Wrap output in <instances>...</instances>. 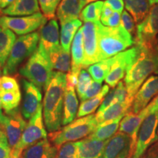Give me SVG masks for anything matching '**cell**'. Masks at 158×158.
I'll return each mask as SVG.
<instances>
[{
    "instance_id": "obj_1",
    "label": "cell",
    "mask_w": 158,
    "mask_h": 158,
    "mask_svg": "<svg viewBox=\"0 0 158 158\" xmlns=\"http://www.w3.org/2000/svg\"><path fill=\"white\" fill-rule=\"evenodd\" d=\"M65 89L66 74L58 71L54 72L45 91L43 105L45 125L49 133L62 128Z\"/></svg>"
},
{
    "instance_id": "obj_2",
    "label": "cell",
    "mask_w": 158,
    "mask_h": 158,
    "mask_svg": "<svg viewBox=\"0 0 158 158\" xmlns=\"http://www.w3.org/2000/svg\"><path fill=\"white\" fill-rule=\"evenodd\" d=\"M98 41L100 61L111 58L134 44V38L120 24L108 27L99 23Z\"/></svg>"
},
{
    "instance_id": "obj_3",
    "label": "cell",
    "mask_w": 158,
    "mask_h": 158,
    "mask_svg": "<svg viewBox=\"0 0 158 158\" xmlns=\"http://www.w3.org/2000/svg\"><path fill=\"white\" fill-rule=\"evenodd\" d=\"M140 50L139 55L128 68L124 80L128 94L133 98L150 75H158V64L155 54L141 48Z\"/></svg>"
},
{
    "instance_id": "obj_4",
    "label": "cell",
    "mask_w": 158,
    "mask_h": 158,
    "mask_svg": "<svg viewBox=\"0 0 158 158\" xmlns=\"http://www.w3.org/2000/svg\"><path fill=\"white\" fill-rule=\"evenodd\" d=\"M53 68L48 56L39 48L20 68L19 74L41 91H45L52 78Z\"/></svg>"
},
{
    "instance_id": "obj_5",
    "label": "cell",
    "mask_w": 158,
    "mask_h": 158,
    "mask_svg": "<svg viewBox=\"0 0 158 158\" xmlns=\"http://www.w3.org/2000/svg\"><path fill=\"white\" fill-rule=\"evenodd\" d=\"M98 125L95 114H90L78 118L60 130L50 133L49 140L56 147L68 142L78 141L89 136Z\"/></svg>"
},
{
    "instance_id": "obj_6",
    "label": "cell",
    "mask_w": 158,
    "mask_h": 158,
    "mask_svg": "<svg viewBox=\"0 0 158 158\" xmlns=\"http://www.w3.org/2000/svg\"><path fill=\"white\" fill-rule=\"evenodd\" d=\"M39 40L40 35L37 31L18 37L3 68L5 76L14 74L19 65L33 54L37 48Z\"/></svg>"
},
{
    "instance_id": "obj_7",
    "label": "cell",
    "mask_w": 158,
    "mask_h": 158,
    "mask_svg": "<svg viewBox=\"0 0 158 158\" xmlns=\"http://www.w3.org/2000/svg\"><path fill=\"white\" fill-rule=\"evenodd\" d=\"M48 137L45 127L43 114V106L37 113L31 117L21 135L19 143L14 149L11 150L10 158H21L23 152L40 141L46 139Z\"/></svg>"
},
{
    "instance_id": "obj_8",
    "label": "cell",
    "mask_w": 158,
    "mask_h": 158,
    "mask_svg": "<svg viewBox=\"0 0 158 158\" xmlns=\"http://www.w3.org/2000/svg\"><path fill=\"white\" fill-rule=\"evenodd\" d=\"M158 36V3L151 5L143 21L137 24L134 44L155 54Z\"/></svg>"
},
{
    "instance_id": "obj_9",
    "label": "cell",
    "mask_w": 158,
    "mask_h": 158,
    "mask_svg": "<svg viewBox=\"0 0 158 158\" xmlns=\"http://www.w3.org/2000/svg\"><path fill=\"white\" fill-rule=\"evenodd\" d=\"M157 141L158 111H154L148 114L142 122L132 158H142Z\"/></svg>"
},
{
    "instance_id": "obj_10",
    "label": "cell",
    "mask_w": 158,
    "mask_h": 158,
    "mask_svg": "<svg viewBox=\"0 0 158 158\" xmlns=\"http://www.w3.org/2000/svg\"><path fill=\"white\" fill-rule=\"evenodd\" d=\"M46 18L41 13L27 16H0V27L8 29L18 35L22 36L35 32L45 23Z\"/></svg>"
},
{
    "instance_id": "obj_11",
    "label": "cell",
    "mask_w": 158,
    "mask_h": 158,
    "mask_svg": "<svg viewBox=\"0 0 158 158\" xmlns=\"http://www.w3.org/2000/svg\"><path fill=\"white\" fill-rule=\"evenodd\" d=\"M140 51L139 47L135 45L113 56V64L105 80L109 87L115 88L122 78L125 77L128 68L137 59Z\"/></svg>"
},
{
    "instance_id": "obj_12",
    "label": "cell",
    "mask_w": 158,
    "mask_h": 158,
    "mask_svg": "<svg viewBox=\"0 0 158 158\" xmlns=\"http://www.w3.org/2000/svg\"><path fill=\"white\" fill-rule=\"evenodd\" d=\"M27 125L26 119L19 108L9 113H6V115H4L0 123V127L7 137L11 150L14 149L19 143Z\"/></svg>"
},
{
    "instance_id": "obj_13",
    "label": "cell",
    "mask_w": 158,
    "mask_h": 158,
    "mask_svg": "<svg viewBox=\"0 0 158 158\" xmlns=\"http://www.w3.org/2000/svg\"><path fill=\"white\" fill-rule=\"evenodd\" d=\"M133 153L131 138L127 134L117 132L108 140L98 158H132Z\"/></svg>"
},
{
    "instance_id": "obj_14",
    "label": "cell",
    "mask_w": 158,
    "mask_h": 158,
    "mask_svg": "<svg viewBox=\"0 0 158 158\" xmlns=\"http://www.w3.org/2000/svg\"><path fill=\"white\" fill-rule=\"evenodd\" d=\"M98 23L86 22L82 27L84 37V58L82 69L88 68L91 65L100 62L98 41Z\"/></svg>"
},
{
    "instance_id": "obj_15",
    "label": "cell",
    "mask_w": 158,
    "mask_h": 158,
    "mask_svg": "<svg viewBox=\"0 0 158 158\" xmlns=\"http://www.w3.org/2000/svg\"><path fill=\"white\" fill-rule=\"evenodd\" d=\"M23 91L21 114L26 120L30 119L42 105V92L38 87L27 79H22Z\"/></svg>"
},
{
    "instance_id": "obj_16",
    "label": "cell",
    "mask_w": 158,
    "mask_h": 158,
    "mask_svg": "<svg viewBox=\"0 0 158 158\" xmlns=\"http://www.w3.org/2000/svg\"><path fill=\"white\" fill-rule=\"evenodd\" d=\"M158 94V75L150 76L135 94L130 111L138 114Z\"/></svg>"
},
{
    "instance_id": "obj_17",
    "label": "cell",
    "mask_w": 158,
    "mask_h": 158,
    "mask_svg": "<svg viewBox=\"0 0 158 158\" xmlns=\"http://www.w3.org/2000/svg\"><path fill=\"white\" fill-rule=\"evenodd\" d=\"M38 48L48 56L49 53L59 45V24L56 19L48 20L40 27Z\"/></svg>"
},
{
    "instance_id": "obj_18",
    "label": "cell",
    "mask_w": 158,
    "mask_h": 158,
    "mask_svg": "<svg viewBox=\"0 0 158 158\" xmlns=\"http://www.w3.org/2000/svg\"><path fill=\"white\" fill-rule=\"evenodd\" d=\"M146 108L138 114H134L130 111L122 118L119 124L118 132L127 134L131 138L133 146L135 150L136 141H137L138 133L139 131L142 122L148 115Z\"/></svg>"
},
{
    "instance_id": "obj_19",
    "label": "cell",
    "mask_w": 158,
    "mask_h": 158,
    "mask_svg": "<svg viewBox=\"0 0 158 158\" xmlns=\"http://www.w3.org/2000/svg\"><path fill=\"white\" fill-rule=\"evenodd\" d=\"M134 99L129 98L126 101L114 104L110 106L103 111L96 113L95 117L98 124L112 121L119 117H123L131 110Z\"/></svg>"
},
{
    "instance_id": "obj_20",
    "label": "cell",
    "mask_w": 158,
    "mask_h": 158,
    "mask_svg": "<svg viewBox=\"0 0 158 158\" xmlns=\"http://www.w3.org/2000/svg\"><path fill=\"white\" fill-rule=\"evenodd\" d=\"M108 141H100L88 136L77 141L78 158H98L103 151Z\"/></svg>"
},
{
    "instance_id": "obj_21",
    "label": "cell",
    "mask_w": 158,
    "mask_h": 158,
    "mask_svg": "<svg viewBox=\"0 0 158 158\" xmlns=\"http://www.w3.org/2000/svg\"><path fill=\"white\" fill-rule=\"evenodd\" d=\"M56 154L57 147L46 138L26 149L21 158H56Z\"/></svg>"
},
{
    "instance_id": "obj_22",
    "label": "cell",
    "mask_w": 158,
    "mask_h": 158,
    "mask_svg": "<svg viewBox=\"0 0 158 158\" xmlns=\"http://www.w3.org/2000/svg\"><path fill=\"white\" fill-rule=\"evenodd\" d=\"M38 0H15L14 3L7 8L2 10L6 15L13 16H27L39 13Z\"/></svg>"
},
{
    "instance_id": "obj_23",
    "label": "cell",
    "mask_w": 158,
    "mask_h": 158,
    "mask_svg": "<svg viewBox=\"0 0 158 158\" xmlns=\"http://www.w3.org/2000/svg\"><path fill=\"white\" fill-rule=\"evenodd\" d=\"M81 10L78 0H62L56 10L57 19L62 25L78 19Z\"/></svg>"
},
{
    "instance_id": "obj_24",
    "label": "cell",
    "mask_w": 158,
    "mask_h": 158,
    "mask_svg": "<svg viewBox=\"0 0 158 158\" xmlns=\"http://www.w3.org/2000/svg\"><path fill=\"white\" fill-rule=\"evenodd\" d=\"M78 108V100L75 89H65L62 125L65 126L74 121Z\"/></svg>"
},
{
    "instance_id": "obj_25",
    "label": "cell",
    "mask_w": 158,
    "mask_h": 158,
    "mask_svg": "<svg viewBox=\"0 0 158 158\" xmlns=\"http://www.w3.org/2000/svg\"><path fill=\"white\" fill-rule=\"evenodd\" d=\"M48 59L53 69L58 72L68 73L71 69V56L70 52L65 51L61 45L51 51Z\"/></svg>"
},
{
    "instance_id": "obj_26",
    "label": "cell",
    "mask_w": 158,
    "mask_h": 158,
    "mask_svg": "<svg viewBox=\"0 0 158 158\" xmlns=\"http://www.w3.org/2000/svg\"><path fill=\"white\" fill-rule=\"evenodd\" d=\"M129 98H130L128 94L127 90L124 84V81H120L116 85L115 88H113V89L109 91L107 95L105 97L103 101L102 102L101 105L99 107L97 113L103 111L106 108L113 106L114 104L126 101Z\"/></svg>"
},
{
    "instance_id": "obj_27",
    "label": "cell",
    "mask_w": 158,
    "mask_h": 158,
    "mask_svg": "<svg viewBox=\"0 0 158 158\" xmlns=\"http://www.w3.org/2000/svg\"><path fill=\"white\" fill-rule=\"evenodd\" d=\"M16 39L13 31L0 27V68L5 67Z\"/></svg>"
},
{
    "instance_id": "obj_28",
    "label": "cell",
    "mask_w": 158,
    "mask_h": 158,
    "mask_svg": "<svg viewBox=\"0 0 158 158\" xmlns=\"http://www.w3.org/2000/svg\"><path fill=\"white\" fill-rule=\"evenodd\" d=\"M108 92H109V86L107 84L103 85L101 92L98 95L85 101H82L78 108L77 117L81 118L90 115V114H93L94 112L98 109V108L100 107L102 102L103 101L105 97L107 95Z\"/></svg>"
},
{
    "instance_id": "obj_29",
    "label": "cell",
    "mask_w": 158,
    "mask_h": 158,
    "mask_svg": "<svg viewBox=\"0 0 158 158\" xmlns=\"http://www.w3.org/2000/svg\"><path fill=\"white\" fill-rule=\"evenodd\" d=\"M81 25L82 21L80 19L73 20L61 25V46L65 51L70 52V45H72L74 36H76L77 31L81 28Z\"/></svg>"
},
{
    "instance_id": "obj_30",
    "label": "cell",
    "mask_w": 158,
    "mask_h": 158,
    "mask_svg": "<svg viewBox=\"0 0 158 158\" xmlns=\"http://www.w3.org/2000/svg\"><path fill=\"white\" fill-rule=\"evenodd\" d=\"M124 117V116H123ZM123 117H119L112 121L106 122L98 124L96 129L89 137L100 141H107L117 133L119 124Z\"/></svg>"
},
{
    "instance_id": "obj_31",
    "label": "cell",
    "mask_w": 158,
    "mask_h": 158,
    "mask_svg": "<svg viewBox=\"0 0 158 158\" xmlns=\"http://www.w3.org/2000/svg\"><path fill=\"white\" fill-rule=\"evenodd\" d=\"M84 58V37L82 27H81L77 31L71 45V68L82 69Z\"/></svg>"
},
{
    "instance_id": "obj_32",
    "label": "cell",
    "mask_w": 158,
    "mask_h": 158,
    "mask_svg": "<svg viewBox=\"0 0 158 158\" xmlns=\"http://www.w3.org/2000/svg\"><path fill=\"white\" fill-rule=\"evenodd\" d=\"M127 11L138 24L143 21L149 13L150 5L147 0H123Z\"/></svg>"
},
{
    "instance_id": "obj_33",
    "label": "cell",
    "mask_w": 158,
    "mask_h": 158,
    "mask_svg": "<svg viewBox=\"0 0 158 158\" xmlns=\"http://www.w3.org/2000/svg\"><path fill=\"white\" fill-rule=\"evenodd\" d=\"M104 2L97 1L88 4L83 8L80 13V20L84 23L100 22V18Z\"/></svg>"
},
{
    "instance_id": "obj_34",
    "label": "cell",
    "mask_w": 158,
    "mask_h": 158,
    "mask_svg": "<svg viewBox=\"0 0 158 158\" xmlns=\"http://www.w3.org/2000/svg\"><path fill=\"white\" fill-rule=\"evenodd\" d=\"M113 62L114 58L111 57V58L100 61L89 67L88 72L94 81L102 83L104 80H106Z\"/></svg>"
},
{
    "instance_id": "obj_35",
    "label": "cell",
    "mask_w": 158,
    "mask_h": 158,
    "mask_svg": "<svg viewBox=\"0 0 158 158\" xmlns=\"http://www.w3.org/2000/svg\"><path fill=\"white\" fill-rule=\"evenodd\" d=\"M0 100L5 113L17 109L21 100V90L0 92Z\"/></svg>"
},
{
    "instance_id": "obj_36",
    "label": "cell",
    "mask_w": 158,
    "mask_h": 158,
    "mask_svg": "<svg viewBox=\"0 0 158 158\" xmlns=\"http://www.w3.org/2000/svg\"><path fill=\"white\" fill-rule=\"evenodd\" d=\"M56 158H78L77 141L68 142L57 147Z\"/></svg>"
},
{
    "instance_id": "obj_37",
    "label": "cell",
    "mask_w": 158,
    "mask_h": 158,
    "mask_svg": "<svg viewBox=\"0 0 158 158\" xmlns=\"http://www.w3.org/2000/svg\"><path fill=\"white\" fill-rule=\"evenodd\" d=\"M62 0H38L40 8L46 19H54L55 13Z\"/></svg>"
},
{
    "instance_id": "obj_38",
    "label": "cell",
    "mask_w": 158,
    "mask_h": 158,
    "mask_svg": "<svg viewBox=\"0 0 158 158\" xmlns=\"http://www.w3.org/2000/svg\"><path fill=\"white\" fill-rule=\"evenodd\" d=\"M92 81H93L92 80V77L89 73V72L85 69H82L79 74L78 84L76 86L77 94H78L79 98H81L83 95L86 93Z\"/></svg>"
},
{
    "instance_id": "obj_39",
    "label": "cell",
    "mask_w": 158,
    "mask_h": 158,
    "mask_svg": "<svg viewBox=\"0 0 158 158\" xmlns=\"http://www.w3.org/2000/svg\"><path fill=\"white\" fill-rule=\"evenodd\" d=\"M20 90L17 79L14 77L4 76L0 78V92Z\"/></svg>"
},
{
    "instance_id": "obj_40",
    "label": "cell",
    "mask_w": 158,
    "mask_h": 158,
    "mask_svg": "<svg viewBox=\"0 0 158 158\" xmlns=\"http://www.w3.org/2000/svg\"><path fill=\"white\" fill-rule=\"evenodd\" d=\"M121 25L134 38L136 31L135 21L133 16L127 10H124L122 12V14L121 15Z\"/></svg>"
},
{
    "instance_id": "obj_41",
    "label": "cell",
    "mask_w": 158,
    "mask_h": 158,
    "mask_svg": "<svg viewBox=\"0 0 158 158\" xmlns=\"http://www.w3.org/2000/svg\"><path fill=\"white\" fill-rule=\"evenodd\" d=\"M82 69L71 68L66 75V89H75L78 84V76Z\"/></svg>"
},
{
    "instance_id": "obj_42",
    "label": "cell",
    "mask_w": 158,
    "mask_h": 158,
    "mask_svg": "<svg viewBox=\"0 0 158 158\" xmlns=\"http://www.w3.org/2000/svg\"><path fill=\"white\" fill-rule=\"evenodd\" d=\"M102 88V83H99L93 81L92 83V84L90 85V86L89 87L87 91L86 92L81 98H80V100L82 101H85V100H89L94 97L98 95V94L101 92Z\"/></svg>"
},
{
    "instance_id": "obj_43",
    "label": "cell",
    "mask_w": 158,
    "mask_h": 158,
    "mask_svg": "<svg viewBox=\"0 0 158 158\" xmlns=\"http://www.w3.org/2000/svg\"><path fill=\"white\" fill-rule=\"evenodd\" d=\"M102 24L108 27H117L121 24V15L117 12H114L113 14Z\"/></svg>"
},
{
    "instance_id": "obj_44",
    "label": "cell",
    "mask_w": 158,
    "mask_h": 158,
    "mask_svg": "<svg viewBox=\"0 0 158 158\" xmlns=\"http://www.w3.org/2000/svg\"><path fill=\"white\" fill-rule=\"evenodd\" d=\"M104 2L109 6L114 12H117L118 13L123 12L124 7L123 0H106Z\"/></svg>"
},
{
    "instance_id": "obj_45",
    "label": "cell",
    "mask_w": 158,
    "mask_h": 158,
    "mask_svg": "<svg viewBox=\"0 0 158 158\" xmlns=\"http://www.w3.org/2000/svg\"><path fill=\"white\" fill-rule=\"evenodd\" d=\"M10 153L11 149L5 138L0 142V158H10Z\"/></svg>"
},
{
    "instance_id": "obj_46",
    "label": "cell",
    "mask_w": 158,
    "mask_h": 158,
    "mask_svg": "<svg viewBox=\"0 0 158 158\" xmlns=\"http://www.w3.org/2000/svg\"><path fill=\"white\" fill-rule=\"evenodd\" d=\"M114 10H112L108 5H106L104 2V5L102 7V13H101V18H100V23H102L107 20L110 15L113 14Z\"/></svg>"
},
{
    "instance_id": "obj_47",
    "label": "cell",
    "mask_w": 158,
    "mask_h": 158,
    "mask_svg": "<svg viewBox=\"0 0 158 158\" xmlns=\"http://www.w3.org/2000/svg\"><path fill=\"white\" fill-rule=\"evenodd\" d=\"M143 158H158V141L150 147Z\"/></svg>"
},
{
    "instance_id": "obj_48",
    "label": "cell",
    "mask_w": 158,
    "mask_h": 158,
    "mask_svg": "<svg viewBox=\"0 0 158 158\" xmlns=\"http://www.w3.org/2000/svg\"><path fill=\"white\" fill-rule=\"evenodd\" d=\"M148 114L154 111H158V94L149 102V104L146 107Z\"/></svg>"
},
{
    "instance_id": "obj_49",
    "label": "cell",
    "mask_w": 158,
    "mask_h": 158,
    "mask_svg": "<svg viewBox=\"0 0 158 158\" xmlns=\"http://www.w3.org/2000/svg\"><path fill=\"white\" fill-rule=\"evenodd\" d=\"M15 0H1V4H0V7L2 10H4L9 6H10L12 4L14 3Z\"/></svg>"
},
{
    "instance_id": "obj_50",
    "label": "cell",
    "mask_w": 158,
    "mask_h": 158,
    "mask_svg": "<svg viewBox=\"0 0 158 158\" xmlns=\"http://www.w3.org/2000/svg\"><path fill=\"white\" fill-rule=\"evenodd\" d=\"M79 4H80V7L81 10H83V8L86 6V4L88 3L89 0H78Z\"/></svg>"
},
{
    "instance_id": "obj_51",
    "label": "cell",
    "mask_w": 158,
    "mask_h": 158,
    "mask_svg": "<svg viewBox=\"0 0 158 158\" xmlns=\"http://www.w3.org/2000/svg\"><path fill=\"white\" fill-rule=\"evenodd\" d=\"M155 56L156 59H157V64H158V36L157 37V43H156Z\"/></svg>"
},
{
    "instance_id": "obj_52",
    "label": "cell",
    "mask_w": 158,
    "mask_h": 158,
    "mask_svg": "<svg viewBox=\"0 0 158 158\" xmlns=\"http://www.w3.org/2000/svg\"><path fill=\"white\" fill-rule=\"evenodd\" d=\"M5 138H7V137H6L5 134V133H4L2 129L0 127V142H1L2 141H3V140L5 139Z\"/></svg>"
},
{
    "instance_id": "obj_53",
    "label": "cell",
    "mask_w": 158,
    "mask_h": 158,
    "mask_svg": "<svg viewBox=\"0 0 158 158\" xmlns=\"http://www.w3.org/2000/svg\"><path fill=\"white\" fill-rule=\"evenodd\" d=\"M4 117V114L2 113V104H1V100H0V123H1L2 120Z\"/></svg>"
},
{
    "instance_id": "obj_54",
    "label": "cell",
    "mask_w": 158,
    "mask_h": 158,
    "mask_svg": "<svg viewBox=\"0 0 158 158\" xmlns=\"http://www.w3.org/2000/svg\"><path fill=\"white\" fill-rule=\"evenodd\" d=\"M149 2L150 5H155V4H157L158 3V0H147Z\"/></svg>"
},
{
    "instance_id": "obj_55",
    "label": "cell",
    "mask_w": 158,
    "mask_h": 158,
    "mask_svg": "<svg viewBox=\"0 0 158 158\" xmlns=\"http://www.w3.org/2000/svg\"><path fill=\"white\" fill-rule=\"evenodd\" d=\"M97 1H100V0H89V1H88V3H87V4H89V3L94 2H97Z\"/></svg>"
},
{
    "instance_id": "obj_56",
    "label": "cell",
    "mask_w": 158,
    "mask_h": 158,
    "mask_svg": "<svg viewBox=\"0 0 158 158\" xmlns=\"http://www.w3.org/2000/svg\"><path fill=\"white\" fill-rule=\"evenodd\" d=\"M2 10L1 9V7H0V16H2Z\"/></svg>"
},
{
    "instance_id": "obj_57",
    "label": "cell",
    "mask_w": 158,
    "mask_h": 158,
    "mask_svg": "<svg viewBox=\"0 0 158 158\" xmlns=\"http://www.w3.org/2000/svg\"><path fill=\"white\" fill-rule=\"evenodd\" d=\"M2 77V72H1V70H0V78Z\"/></svg>"
},
{
    "instance_id": "obj_58",
    "label": "cell",
    "mask_w": 158,
    "mask_h": 158,
    "mask_svg": "<svg viewBox=\"0 0 158 158\" xmlns=\"http://www.w3.org/2000/svg\"><path fill=\"white\" fill-rule=\"evenodd\" d=\"M0 4H1V0H0Z\"/></svg>"
},
{
    "instance_id": "obj_59",
    "label": "cell",
    "mask_w": 158,
    "mask_h": 158,
    "mask_svg": "<svg viewBox=\"0 0 158 158\" xmlns=\"http://www.w3.org/2000/svg\"></svg>"
},
{
    "instance_id": "obj_60",
    "label": "cell",
    "mask_w": 158,
    "mask_h": 158,
    "mask_svg": "<svg viewBox=\"0 0 158 158\" xmlns=\"http://www.w3.org/2000/svg\"><path fill=\"white\" fill-rule=\"evenodd\" d=\"M142 158H143V157H142Z\"/></svg>"
},
{
    "instance_id": "obj_61",
    "label": "cell",
    "mask_w": 158,
    "mask_h": 158,
    "mask_svg": "<svg viewBox=\"0 0 158 158\" xmlns=\"http://www.w3.org/2000/svg\"></svg>"
}]
</instances>
